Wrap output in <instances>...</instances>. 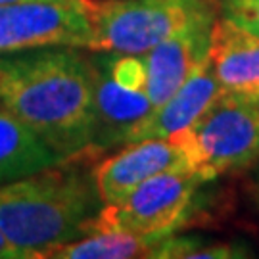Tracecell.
<instances>
[{"mask_svg":"<svg viewBox=\"0 0 259 259\" xmlns=\"http://www.w3.org/2000/svg\"><path fill=\"white\" fill-rule=\"evenodd\" d=\"M0 104L64 161L91 156L93 62L71 47L29 48L0 56Z\"/></svg>","mask_w":259,"mask_h":259,"instance_id":"6da1fadb","label":"cell"},{"mask_svg":"<svg viewBox=\"0 0 259 259\" xmlns=\"http://www.w3.org/2000/svg\"><path fill=\"white\" fill-rule=\"evenodd\" d=\"M64 163L0 185V232L21 259L87 236L100 211L93 175Z\"/></svg>","mask_w":259,"mask_h":259,"instance_id":"7a4b0ae2","label":"cell"},{"mask_svg":"<svg viewBox=\"0 0 259 259\" xmlns=\"http://www.w3.org/2000/svg\"><path fill=\"white\" fill-rule=\"evenodd\" d=\"M89 50L142 56L185 29L215 23L217 0H83Z\"/></svg>","mask_w":259,"mask_h":259,"instance_id":"3957f363","label":"cell"},{"mask_svg":"<svg viewBox=\"0 0 259 259\" xmlns=\"http://www.w3.org/2000/svg\"><path fill=\"white\" fill-rule=\"evenodd\" d=\"M169 139L202 183L248 171L259 161V100L223 93L194 125Z\"/></svg>","mask_w":259,"mask_h":259,"instance_id":"277c9868","label":"cell"},{"mask_svg":"<svg viewBox=\"0 0 259 259\" xmlns=\"http://www.w3.org/2000/svg\"><path fill=\"white\" fill-rule=\"evenodd\" d=\"M202 181L186 171H167L150 177L115 204L96 213L91 232H129L165 238L185 227L198 198Z\"/></svg>","mask_w":259,"mask_h":259,"instance_id":"5b68a950","label":"cell"},{"mask_svg":"<svg viewBox=\"0 0 259 259\" xmlns=\"http://www.w3.org/2000/svg\"><path fill=\"white\" fill-rule=\"evenodd\" d=\"M93 29L83 0L0 4V56L29 48H89Z\"/></svg>","mask_w":259,"mask_h":259,"instance_id":"8992f818","label":"cell"},{"mask_svg":"<svg viewBox=\"0 0 259 259\" xmlns=\"http://www.w3.org/2000/svg\"><path fill=\"white\" fill-rule=\"evenodd\" d=\"M167 171H186L185 156L173 139H146L127 142L117 154L93 169V181L104 205L115 204L139 185Z\"/></svg>","mask_w":259,"mask_h":259,"instance_id":"52a82bcc","label":"cell"},{"mask_svg":"<svg viewBox=\"0 0 259 259\" xmlns=\"http://www.w3.org/2000/svg\"><path fill=\"white\" fill-rule=\"evenodd\" d=\"M213 23L196 25L173 35L146 52V87L152 108L167 102L209 56Z\"/></svg>","mask_w":259,"mask_h":259,"instance_id":"ba28073f","label":"cell"},{"mask_svg":"<svg viewBox=\"0 0 259 259\" xmlns=\"http://www.w3.org/2000/svg\"><path fill=\"white\" fill-rule=\"evenodd\" d=\"M223 93L207 56L167 102L152 108L148 115L131 129L125 144L146 139H169L179 131L188 129Z\"/></svg>","mask_w":259,"mask_h":259,"instance_id":"9c48e42d","label":"cell"},{"mask_svg":"<svg viewBox=\"0 0 259 259\" xmlns=\"http://www.w3.org/2000/svg\"><path fill=\"white\" fill-rule=\"evenodd\" d=\"M94 73V137L91 156L115 144H125L131 129L152 111V102L144 91H129L115 83L98 60H91Z\"/></svg>","mask_w":259,"mask_h":259,"instance_id":"30bf717a","label":"cell"},{"mask_svg":"<svg viewBox=\"0 0 259 259\" xmlns=\"http://www.w3.org/2000/svg\"><path fill=\"white\" fill-rule=\"evenodd\" d=\"M209 64L225 93L259 100V37L227 19H215Z\"/></svg>","mask_w":259,"mask_h":259,"instance_id":"8fae6325","label":"cell"},{"mask_svg":"<svg viewBox=\"0 0 259 259\" xmlns=\"http://www.w3.org/2000/svg\"><path fill=\"white\" fill-rule=\"evenodd\" d=\"M62 161L54 150L0 104V185Z\"/></svg>","mask_w":259,"mask_h":259,"instance_id":"7c38bea8","label":"cell"},{"mask_svg":"<svg viewBox=\"0 0 259 259\" xmlns=\"http://www.w3.org/2000/svg\"><path fill=\"white\" fill-rule=\"evenodd\" d=\"M161 238L129 232H91L84 238L65 242L47 253L52 259H133L150 257Z\"/></svg>","mask_w":259,"mask_h":259,"instance_id":"4fadbf2b","label":"cell"},{"mask_svg":"<svg viewBox=\"0 0 259 259\" xmlns=\"http://www.w3.org/2000/svg\"><path fill=\"white\" fill-rule=\"evenodd\" d=\"M221 18L259 37V0H217Z\"/></svg>","mask_w":259,"mask_h":259,"instance_id":"5bb4252c","label":"cell"},{"mask_svg":"<svg viewBox=\"0 0 259 259\" xmlns=\"http://www.w3.org/2000/svg\"><path fill=\"white\" fill-rule=\"evenodd\" d=\"M251 251L244 244H229V242H205L200 238L194 250L188 253V259H234L248 257Z\"/></svg>","mask_w":259,"mask_h":259,"instance_id":"9a60e30c","label":"cell"},{"mask_svg":"<svg viewBox=\"0 0 259 259\" xmlns=\"http://www.w3.org/2000/svg\"><path fill=\"white\" fill-rule=\"evenodd\" d=\"M0 259H21L19 257V253L12 246H10V242L4 238V234L0 232Z\"/></svg>","mask_w":259,"mask_h":259,"instance_id":"2e32d148","label":"cell"},{"mask_svg":"<svg viewBox=\"0 0 259 259\" xmlns=\"http://www.w3.org/2000/svg\"><path fill=\"white\" fill-rule=\"evenodd\" d=\"M250 190H251V196H253V200H255V204L259 205V169H257V173H255V177H253V181H251Z\"/></svg>","mask_w":259,"mask_h":259,"instance_id":"e0dca14e","label":"cell"},{"mask_svg":"<svg viewBox=\"0 0 259 259\" xmlns=\"http://www.w3.org/2000/svg\"><path fill=\"white\" fill-rule=\"evenodd\" d=\"M18 2H48V0H0V4H18ZM54 2H69V0H54Z\"/></svg>","mask_w":259,"mask_h":259,"instance_id":"ac0fdd59","label":"cell"}]
</instances>
